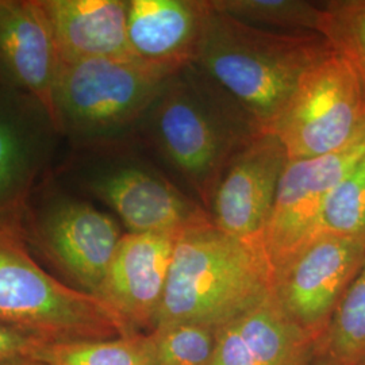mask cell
Returning a JSON list of instances; mask_svg holds the SVG:
<instances>
[{"instance_id":"cell-7","label":"cell","mask_w":365,"mask_h":365,"mask_svg":"<svg viewBox=\"0 0 365 365\" xmlns=\"http://www.w3.org/2000/svg\"><path fill=\"white\" fill-rule=\"evenodd\" d=\"M21 229L71 287L93 297L123 235L110 214L46 180L31 196Z\"/></svg>"},{"instance_id":"cell-18","label":"cell","mask_w":365,"mask_h":365,"mask_svg":"<svg viewBox=\"0 0 365 365\" xmlns=\"http://www.w3.org/2000/svg\"><path fill=\"white\" fill-rule=\"evenodd\" d=\"M318 365L365 363V260L317 342Z\"/></svg>"},{"instance_id":"cell-21","label":"cell","mask_w":365,"mask_h":365,"mask_svg":"<svg viewBox=\"0 0 365 365\" xmlns=\"http://www.w3.org/2000/svg\"><path fill=\"white\" fill-rule=\"evenodd\" d=\"M318 34L352 68L365 92V0L321 1Z\"/></svg>"},{"instance_id":"cell-11","label":"cell","mask_w":365,"mask_h":365,"mask_svg":"<svg viewBox=\"0 0 365 365\" xmlns=\"http://www.w3.org/2000/svg\"><path fill=\"white\" fill-rule=\"evenodd\" d=\"M60 140L38 99L0 86V226H21L31 196L52 170Z\"/></svg>"},{"instance_id":"cell-22","label":"cell","mask_w":365,"mask_h":365,"mask_svg":"<svg viewBox=\"0 0 365 365\" xmlns=\"http://www.w3.org/2000/svg\"><path fill=\"white\" fill-rule=\"evenodd\" d=\"M319 235L365 240V157L327 196Z\"/></svg>"},{"instance_id":"cell-20","label":"cell","mask_w":365,"mask_h":365,"mask_svg":"<svg viewBox=\"0 0 365 365\" xmlns=\"http://www.w3.org/2000/svg\"><path fill=\"white\" fill-rule=\"evenodd\" d=\"M217 11L274 31L318 33L321 6L303 0H211Z\"/></svg>"},{"instance_id":"cell-15","label":"cell","mask_w":365,"mask_h":365,"mask_svg":"<svg viewBox=\"0 0 365 365\" xmlns=\"http://www.w3.org/2000/svg\"><path fill=\"white\" fill-rule=\"evenodd\" d=\"M60 66L39 0H0V83L34 96L51 113Z\"/></svg>"},{"instance_id":"cell-26","label":"cell","mask_w":365,"mask_h":365,"mask_svg":"<svg viewBox=\"0 0 365 365\" xmlns=\"http://www.w3.org/2000/svg\"><path fill=\"white\" fill-rule=\"evenodd\" d=\"M0 86H3V84H1V83H0Z\"/></svg>"},{"instance_id":"cell-16","label":"cell","mask_w":365,"mask_h":365,"mask_svg":"<svg viewBox=\"0 0 365 365\" xmlns=\"http://www.w3.org/2000/svg\"><path fill=\"white\" fill-rule=\"evenodd\" d=\"M209 365H318L317 344L288 318L271 292L218 330Z\"/></svg>"},{"instance_id":"cell-25","label":"cell","mask_w":365,"mask_h":365,"mask_svg":"<svg viewBox=\"0 0 365 365\" xmlns=\"http://www.w3.org/2000/svg\"><path fill=\"white\" fill-rule=\"evenodd\" d=\"M0 365H46L41 363L38 360H21V361H13V363H6Z\"/></svg>"},{"instance_id":"cell-12","label":"cell","mask_w":365,"mask_h":365,"mask_svg":"<svg viewBox=\"0 0 365 365\" xmlns=\"http://www.w3.org/2000/svg\"><path fill=\"white\" fill-rule=\"evenodd\" d=\"M288 161L274 133H253L230 158L215 187L209 206L212 223L264 253V235Z\"/></svg>"},{"instance_id":"cell-5","label":"cell","mask_w":365,"mask_h":365,"mask_svg":"<svg viewBox=\"0 0 365 365\" xmlns=\"http://www.w3.org/2000/svg\"><path fill=\"white\" fill-rule=\"evenodd\" d=\"M0 322L48 342L134 334L99 298L45 271L21 226H0Z\"/></svg>"},{"instance_id":"cell-19","label":"cell","mask_w":365,"mask_h":365,"mask_svg":"<svg viewBox=\"0 0 365 365\" xmlns=\"http://www.w3.org/2000/svg\"><path fill=\"white\" fill-rule=\"evenodd\" d=\"M36 360L46 365H153L149 333L110 339L46 342Z\"/></svg>"},{"instance_id":"cell-2","label":"cell","mask_w":365,"mask_h":365,"mask_svg":"<svg viewBox=\"0 0 365 365\" xmlns=\"http://www.w3.org/2000/svg\"><path fill=\"white\" fill-rule=\"evenodd\" d=\"M271 292L272 272L261 250L222 232L212 221L194 225L176 235L152 330L180 324L220 330Z\"/></svg>"},{"instance_id":"cell-10","label":"cell","mask_w":365,"mask_h":365,"mask_svg":"<svg viewBox=\"0 0 365 365\" xmlns=\"http://www.w3.org/2000/svg\"><path fill=\"white\" fill-rule=\"evenodd\" d=\"M364 260L365 240L319 235L274 274L272 295L317 344Z\"/></svg>"},{"instance_id":"cell-9","label":"cell","mask_w":365,"mask_h":365,"mask_svg":"<svg viewBox=\"0 0 365 365\" xmlns=\"http://www.w3.org/2000/svg\"><path fill=\"white\" fill-rule=\"evenodd\" d=\"M364 157L365 129L336 152L288 161L262 242L272 279L319 237V215L327 196Z\"/></svg>"},{"instance_id":"cell-14","label":"cell","mask_w":365,"mask_h":365,"mask_svg":"<svg viewBox=\"0 0 365 365\" xmlns=\"http://www.w3.org/2000/svg\"><path fill=\"white\" fill-rule=\"evenodd\" d=\"M211 0H128L131 58L178 75L199 52Z\"/></svg>"},{"instance_id":"cell-13","label":"cell","mask_w":365,"mask_h":365,"mask_svg":"<svg viewBox=\"0 0 365 365\" xmlns=\"http://www.w3.org/2000/svg\"><path fill=\"white\" fill-rule=\"evenodd\" d=\"M175 235L126 233L118 244L96 298L131 333H148L156 319L175 248Z\"/></svg>"},{"instance_id":"cell-17","label":"cell","mask_w":365,"mask_h":365,"mask_svg":"<svg viewBox=\"0 0 365 365\" xmlns=\"http://www.w3.org/2000/svg\"><path fill=\"white\" fill-rule=\"evenodd\" d=\"M61 63L131 58L128 0H39Z\"/></svg>"},{"instance_id":"cell-3","label":"cell","mask_w":365,"mask_h":365,"mask_svg":"<svg viewBox=\"0 0 365 365\" xmlns=\"http://www.w3.org/2000/svg\"><path fill=\"white\" fill-rule=\"evenodd\" d=\"M143 125L158 155L207 211L230 158L256 133L192 66L170 78Z\"/></svg>"},{"instance_id":"cell-8","label":"cell","mask_w":365,"mask_h":365,"mask_svg":"<svg viewBox=\"0 0 365 365\" xmlns=\"http://www.w3.org/2000/svg\"><path fill=\"white\" fill-rule=\"evenodd\" d=\"M365 129V92L334 51L310 66L274 123L288 160L336 152Z\"/></svg>"},{"instance_id":"cell-1","label":"cell","mask_w":365,"mask_h":365,"mask_svg":"<svg viewBox=\"0 0 365 365\" xmlns=\"http://www.w3.org/2000/svg\"><path fill=\"white\" fill-rule=\"evenodd\" d=\"M333 48L312 31L252 26L211 4L192 68L256 133L272 131L303 73Z\"/></svg>"},{"instance_id":"cell-24","label":"cell","mask_w":365,"mask_h":365,"mask_svg":"<svg viewBox=\"0 0 365 365\" xmlns=\"http://www.w3.org/2000/svg\"><path fill=\"white\" fill-rule=\"evenodd\" d=\"M46 342L26 330L0 322V364L36 360L37 353Z\"/></svg>"},{"instance_id":"cell-4","label":"cell","mask_w":365,"mask_h":365,"mask_svg":"<svg viewBox=\"0 0 365 365\" xmlns=\"http://www.w3.org/2000/svg\"><path fill=\"white\" fill-rule=\"evenodd\" d=\"M170 78L133 58L61 63L51 115L72 149L119 143L141 126Z\"/></svg>"},{"instance_id":"cell-23","label":"cell","mask_w":365,"mask_h":365,"mask_svg":"<svg viewBox=\"0 0 365 365\" xmlns=\"http://www.w3.org/2000/svg\"><path fill=\"white\" fill-rule=\"evenodd\" d=\"M153 365H209L217 346L218 329L180 324L149 331Z\"/></svg>"},{"instance_id":"cell-27","label":"cell","mask_w":365,"mask_h":365,"mask_svg":"<svg viewBox=\"0 0 365 365\" xmlns=\"http://www.w3.org/2000/svg\"><path fill=\"white\" fill-rule=\"evenodd\" d=\"M363 365H365V363H364V364H363Z\"/></svg>"},{"instance_id":"cell-6","label":"cell","mask_w":365,"mask_h":365,"mask_svg":"<svg viewBox=\"0 0 365 365\" xmlns=\"http://www.w3.org/2000/svg\"><path fill=\"white\" fill-rule=\"evenodd\" d=\"M76 192L113 210L129 233L178 235L211 221L209 211L160 170L118 150V143L73 149L61 167Z\"/></svg>"}]
</instances>
